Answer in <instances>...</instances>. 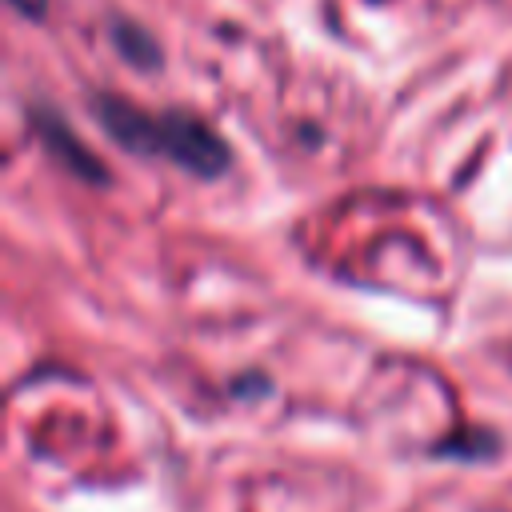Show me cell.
I'll use <instances>...</instances> for the list:
<instances>
[{"mask_svg": "<svg viewBox=\"0 0 512 512\" xmlns=\"http://www.w3.org/2000/svg\"><path fill=\"white\" fill-rule=\"evenodd\" d=\"M92 112H96L100 128L120 148H128L136 156H164L200 180H216L232 164L224 136L204 116H196L188 108L148 112L116 92H100V96H92Z\"/></svg>", "mask_w": 512, "mask_h": 512, "instance_id": "1", "label": "cell"}, {"mask_svg": "<svg viewBox=\"0 0 512 512\" xmlns=\"http://www.w3.org/2000/svg\"><path fill=\"white\" fill-rule=\"evenodd\" d=\"M28 120H32V128L40 132V140H44V148L68 168V172H76L80 180H92V184H104L108 180V168L80 144V136L60 120V116H52L48 108H32L28 112Z\"/></svg>", "mask_w": 512, "mask_h": 512, "instance_id": "2", "label": "cell"}, {"mask_svg": "<svg viewBox=\"0 0 512 512\" xmlns=\"http://www.w3.org/2000/svg\"><path fill=\"white\" fill-rule=\"evenodd\" d=\"M112 44H116V52L132 64V68H160V60H164V52H160V40L144 28V24H136V20H128V16H120V20H112Z\"/></svg>", "mask_w": 512, "mask_h": 512, "instance_id": "3", "label": "cell"}, {"mask_svg": "<svg viewBox=\"0 0 512 512\" xmlns=\"http://www.w3.org/2000/svg\"><path fill=\"white\" fill-rule=\"evenodd\" d=\"M24 20H40L44 12H48V0H8Z\"/></svg>", "mask_w": 512, "mask_h": 512, "instance_id": "4", "label": "cell"}]
</instances>
